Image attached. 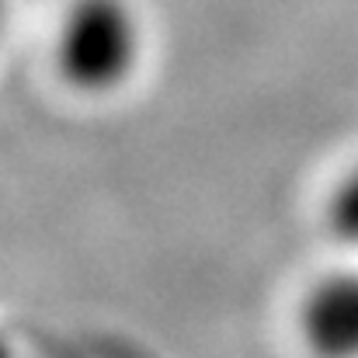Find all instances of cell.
I'll return each mask as SVG.
<instances>
[{
	"instance_id": "1",
	"label": "cell",
	"mask_w": 358,
	"mask_h": 358,
	"mask_svg": "<svg viewBox=\"0 0 358 358\" xmlns=\"http://www.w3.org/2000/svg\"><path fill=\"white\" fill-rule=\"evenodd\" d=\"M143 21L129 0H70L56 28V73L77 94L122 91L143 59Z\"/></svg>"
},
{
	"instance_id": "2",
	"label": "cell",
	"mask_w": 358,
	"mask_h": 358,
	"mask_svg": "<svg viewBox=\"0 0 358 358\" xmlns=\"http://www.w3.org/2000/svg\"><path fill=\"white\" fill-rule=\"evenodd\" d=\"M296 338L310 358H358V264L331 268L303 289Z\"/></svg>"
},
{
	"instance_id": "3",
	"label": "cell",
	"mask_w": 358,
	"mask_h": 358,
	"mask_svg": "<svg viewBox=\"0 0 358 358\" xmlns=\"http://www.w3.org/2000/svg\"><path fill=\"white\" fill-rule=\"evenodd\" d=\"M324 227L338 243L358 250V160L334 178L324 199Z\"/></svg>"
},
{
	"instance_id": "4",
	"label": "cell",
	"mask_w": 358,
	"mask_h": 358,
	"mask_svg": "<svg viewBox=\"0 0 358 358\" xmlns=\"http://www.w3.org/2000/svg\"><path fill=\"white\" fill-rule=\"evenodd\" d=\"M0 358H14V345L7 341V334H0Z\"/></svg>"
},
{
	"instance_id": "5",
	"label": "cell",
	"mask_w": 358,
	"mask_h": 358,
	"mask_svg": "<svg viewBox=\"0 0 358 358\" xmlns=\"http://www.w3.org/2000/svg\"><path fill=\"white\" fill-rule=\"evenodd\" d=\"M7 3L10 0H0V38H3V28H7Z\"/></svg>"
}]
</instances>
